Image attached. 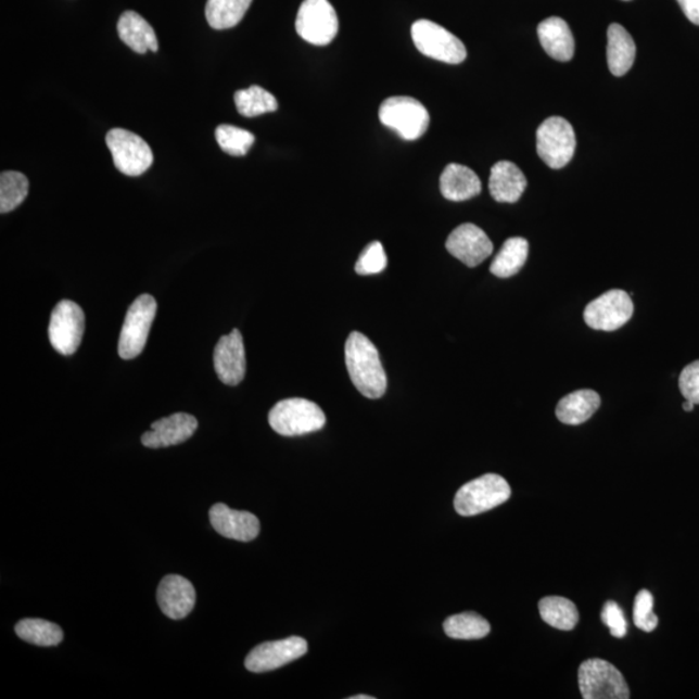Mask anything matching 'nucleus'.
Masks as SVG:
<instances>
[{
    "label": "nucleus",
    "mask_w": 699,
    "mask_h": 699,
    "mask_svg": "<svg viewBox=\"0 0 699 699\" xmlns=\"http://www.w3.org/2000/svg\"><path fill=\"white\" fill-rule=\"evenodd\" d=\"M346 367L353 384L369 399L384 396L387 379L379 350L365 334L353 332L345 345Z\"/></svg>",
    "instance_id": "obj_1"
},
{
    "label": "nucleus",
    "mask_w": 699,
    "mask_h": 699,
    "mask_svg": "<svg viewBox=\"0 0 699 699\" xmlns=\"http://www.w3.org/2000/svg\"><path fill=\"white\" fill-rule=\"evenodd\" d=\"M268 422L280 435L297 436L318 432L325 428L327 419L322 409L314 402L291 398L275 405L268 414Z\"/></svg>",
    "instance_id": "obj_2"
},
{
    "label": "nucleus",
    "mask_w": 699,
    "mask_h": 699,
    "mask_svg": "<svg viewBox=\"0 0 699 699\" xmlns=\"http://www.w3.org/2000/svg\"><path fill=\"white\" fill-rule=\"evenodd\" d=\"M512 490L499 474H485L463 485L455 496L456 512L472 517L488 512L508 501Z\"/></svg>",
    "instance_id": "obj_3"
},
{
    "label": "nucleus",
    "mask_w": 699,
    "mask_h": 699,
    "mask_svg": "<svg viewBox=\"0 0 699 699\" xmlns=\"http://www.w3.org/2000/svg\"><path fill=\"white\" fill-rule=\"evenodd\" d=\"M156 313L157 302L150 294H141L132 302L119 334L120 358L130 360L143 353Z\"/></svg>",
    "instance_id": "obj_4"
},
{
    "label": "nucleus",
    "mask_w": 699,
    "mask_h": 699,
    "mask_svg": "<svg viewBox=\"0 0 699 699\" xmlns=\"http://www.w3.org/2000/svg\"><path fill=\"white\" fill-rule=\"evenodd\" d=\"M581 694L584 699H628L626 678L615 665L598 660H588L577 671Z\"/></svg>",
    "instance_id": "obj_5"
},
{
    "label": "nucleus",
    "mask_w": 699,
    "mask_h": 699,
    "mask_svg": "<svg viewBox=\"0 0 699 699\" xmlns=\"http://www.w3.org/2000/svg\"><path fill=\"white\" fill-rule=\"evenodd\" d=\"M379 117L382 125L394 130L405 140H418L427 132L430 116L419 100L393 97L381 104Z\"/></svg>",
    "instance_id": "obj_6"
},
{
    "label": "nucleus",
    "mask_w": 699,
    "mask_h": 699,
    "mask_svg": "<svg viewBox=\"0 0 699 699\" xmlns=\"http://www.w3.org/2000/svg\"><path fill=\"white\" fill-rule=\"evenodd\" d=\"M576 138L573 126L562 117L544 120L536 131V150L550 169H562L573 158Z\"/></svg>",
    "instance_id": "obj_7"
},
{
    "label": "nucleus",
    "mask_w": 699,
    "mask_h": 699,
    "mask_svg": "<svg viewBox=\"0 0 699 699\" xmlns=\"http://www.w3.org/2000/svg\"><path fill=\"white\" fill-rule=\"evenodd\" d=\"M411 35L422 55L446 64H461L467 59V49L461 40L429 20L416 22Z\"/></svg>",
    "instance_id": "obj_8"
},
{
    "label": "nucleus",
    "mask_w": 699,
    "mask_h": 699,
    "mask_svg": "<svg viewBox=\"0 0 699 699\" xmlns=\"http://www.w3.org/2000/svg\"><path fill=\"white\" fill-rule=\"evenodd\" d=\"M106 145L112 153L114 166L129 177H139L153 164L151 147L143 138L129 130L112 129L106 134Z\"/></svg>",
    "instance_id": "obj_9"
},
{
    "label": "nucleus",
    "mask_w": 699,
    "mask_h": 699,
    "mask_svg": "<svg viewBox=\"0 0 699 699\" xmlns=\"http://www.w3.org/2000/svg\"><path fill=\"white\" fill-rule=\"evenodd\" d=\"M339 16L328 0H305L301 4L295 30L306 42L327 46L338 36Z\"/></svg>",
    "instance_id": "obj_10"
},
{
    "label": "nucleus",
    "mask_w": 699,
    "mask_h": 699,
    "mask_svg": "<svg viewBox=\"0 0 699 699\" xmlns=\"http://www.w3.org/2000/svg\"><path fill=\"white\" fill-rule=\"evenodd\" d=\"M634 315V302L627 292L613 289L597 297L584 310L583 318L595 331L614 332Z\"/></svg>",
    "instance_id": "obj_11"
},
{
    "label": "nucleus",
    "mask_w": 699,
    "mask_h": 699,
    "mask_svg": "<svg viewBox=\"0 0 699 699\" xmlns=\"http://www.w3.org/2000/svg\"><path fill=\"white\" fill-rule=\"evenodd\" d=\"M85 333L82 308L72 301L59 302L51 314L49 338L53 348L62 355L77 352Z\"/></svg>",
    "instance_id": "obj_12"
},
{
    "label": "nucleus",
    "mask_w": 699,
    "mask_h": 699,
    "mask_svg": "<svg viewBox=\"0 0 699 699\" xmlns=\"http://www.w3.org/2000/svg\"><path fill=\"white\" fill-rule=\"evenodd\" d=\"M308 645L305 638L292 636L279 641H268L258 645L246 657L245 668L262 674L287 665L307 653Z\"/></svg>",
    "instance_id": "obj_13"
},
{
    "label": "nucleus",
    "mask_w": 699,
    "mask_h": 699,
    "mask_svg": "<svg viewBox=\"0 0 699 699\" xmlns=\"http://www.w3.org/2000/svg\"><path fill=\"white\" fill-rule=\"evenodd\" d=\"M449 254L468 267H476L494 252V244L486 234L472 224H463L449 234L446 241Z\"/></svg>",
    "instance_id": "obj_14"
},
{
    "label": "nucleus",
    "mask_w": 699,
    "mask_h": 699,
    "mask_svg": "<svg viewBox=\"0 0 699 699\" xmlns=\"http://www.w3.org/2000/svg\"><path fill=\"white\" fill-rule=\"evenodd\" d=\"M214 367L224 384L237 386L245 378L246 358L243 335L239 329L224 335L214 350Z\"/></svg>",
    "instance_id": "obj_15"
},
{
    "label": "nucleus",
    "mask_w": 699,
    "mask_h": 699,
    "mask_svg": "<svg viewBox=\"0 0 699 699\" xmlns=\"http://www.w3.org/2000/svg\"><path fill=\"white\" fill-rule=\"evenodd\" d=\"M209 516L213 529L227 539L252 542L259 535V520L245 510H234L219 503L212 507Z\"/></svg>",
    "instance_id": "obj_16"
},
{
    "label": "nucleus",
    "mask_w": 699,
    "mask_h": 699,
    "mask_svg": "<svg viewBox=\"0 0 699 699\" xmlns=\"http://www.w3.org/2000/svg\"><path fill=\"white\" fill-rule=\"evenodd\" d=\"M157 602L161 611L170 620H183L196 603V590L186 577L167 575L160 583Z\"/></svg>",
    "instance_id": "obj_17"
},
{
    "label": "nucleus",
    "mask_w": 699,
    "mask_h": 699,
    "mask_svg": "<svg viewBox=\"0 0 699 699\" xmlns=\"http://www.w3.org/2000/svg\"><path fill=\"white\" fill-rule=\"evenodd\" d=\"M199 422L192 415L179 412L152 423V430L141 436L148 448H165L180 445L196 432Z\"/></svg>",
    "instance_id": "obj_18"
},
{
    "label": "nucleus",
    "mask_w": 699,
    "mask_h": 699,
    "mask_svg": "<svg viewBox=\"0 0 699 699\" xmlns=\"http://www.w3.org/2000/svg\"><path fill=\"white\" fill-rule=\"evenodd\" d=\"M528 187V179L520 167L510 161H500L491 169L488 188L497 203L514 204Z\"/></svg>",
    "instance_id": "obj_19"
},
{
    "label": "nucleus",
    "mask_w": 699,
    "mask_h": 699,
    "mask_svg": "<svg viewBox=\"0 0 699 699\" xmlns=\"http://www.w3.org/2000/svg\"><path fill=\"white\" fill-rule=\"evenodd\" d=\"M537 36L544 51L559 62H570L574 56L575 40L569 25L560 17H549L537 26Z\"/></svg>",
    "instance_id": "obj_20"
},
{
    "label": "nucleus",
    "mask_w": 699,
    "mask_h": 699,
    "mask_svg": "<svg viewBox=\"0 0 699 699\" xmlns=\"http://www.w3.org/2000/svg\"><path fill=\"white\" fill-rule=\"evenodd\" d=\"M482 183L472 169L459 164H449L441 175V192L443 198L460 203L479 196Z\"/></svg>",
    "instance_id": "obj_21"
},
{
    "label": "nucleus",
    "mask_w": 699,
    "mask_h": 699,
    "mask_svg": "<svg viewBox=\"0 0 699 699\" xmlns=\"http://www.w3.org/2000/svg\"><path fill=\"white\" fill-rule=\"evenodd\" d=\"M120 40L130 47L132 51L145 53L147 51L157 52L158 42L156 33H154L150 23L139 13L126 11L119 17L117 25Z\"/></svg>",
    "instance_id": "obj_22"
},
{
    "label": "nucleus",
    "mask_w": 699,
    "mask_h": 699,
    "mask_svg": "<svg viewBox=\"0 0 699 699\" xmlns=\"http://www.w3.org/2000/svg\"><path fill=\"white\" fill-rule=\"evenodd\" d=\"M601 406V398L595 390H576L559 402L556 416L567 425H581L588 421Z\"/></svg>",
    "instance_id": "obj_23"
},
{
    "label": "nucleus",
    "mask_w": 699,
    "mask_h": 699,
    "mask_svg": "<svg viewBox=\"0 0 699 699\" xmlns=\"http://www.w3.org/2000/svg\"><path fill=\"white\" fill-rule=\"evenodd\" d=\"M636 45L634 38L620 24H611L608 29V65L615 77H622L634 65Z\"/></svg>",
    "instance_id": "obj_24"
},
{
    "label": "nucleus",
    "mask_w": 699,
    "mask_h": 699,
    "mask_svg": "<svg viewBox=\"0 0 699 699\" xmlns=\"http://www.w3.org/2000/svg\"><path fill=\"white\" fill-rule=\"evenodd\" d=\"M529 257V241L523 238H510L503 244L500 252L491 264L490 271L496 278L508 279L521 271Z\"/></svg>",
    "instance_id": "obj_25"
},
{
    "label": "nucleus",
    "mask_w": 699,
    "mask_h": 699,
    "mask_svg": "<svg viewBox=\"0 0 699 699\" xmlns=\"http://www.w3.org/2000/svg\"><path fill=\"white\" fill-rule=\"evenodd\" d=\"M253 0H207L205 15L215 30L231 29L244 18Z\"/></svg>",
    "instance_id": "obj_26"
},
{
    "label": "nucleus",
    "mask_w": 699,
    "mask_h": 699,
    "mask_svg": "<svg viewBox=\"0 0 699 699\" xmlns=\"http://www.w3.org/2000/svg\"><path fill=\"white\" fill-rule=\"evenodd\" d=\"M539 611L543 621L557 630L571 631L580 622V611H577L575 603L564 597L542 598Z\"/></svg>",
    "instance_id": "obj_27"
},
{
    "label": "nucleus",
    "mask_w": 699,
    "mask_h": 699,
    "mask_svg": "<svg viewBox=\"0 0 699 699\" xmlns=\"http://www.w3.org/2000/svg\"><path fill=\"white\" fill-rule=\"evenodd\" d=\"M234 104L241 116L253 118L278 110V100L259 86L249 87L234 93Z\"/></svg>",
    "instance_id": "obj_28"
},
{
    "label": "nucleus",
    "mask_w": 699,
    "mask_h": 699,
    "mask_svg": "<svg viewBox=\"0 0 699 699\" xmlns=\"http://www.w3.org/2000/svg\"><path fill=\"white\" fill-rule=\"evenodd\" d=\"M446 635L456 640H480L490 634V623L479 614L461 613L447 618L443 624Z\"/></svg>",
    "instance_id": "obj_29"
},
{
    "label": "nucleus",
    "mask_w": 699,
    "mask_h": 699,
    "mask_svg": "<svg viewBox=\"0 0 699 699\" xmlns=\"http://www.w3.org/2000/svg\"><path fill=\"white\" fill-rule=\"evenodd\" d=\"M15 631L24 641L38 645V647H56L64 638V632L58 624L43 620L20 621Z\"/></svg>",
    "instance_id": "obj_30"
},
{
    "label": "nucleus",
    "mask_w": 699,
    "mask_h": 699,
    "mask_svg": "<svg viewBox=\"0 0 699 699\" xmlns=\"http://www.w3.org/2000/svg\"><path fill=\"white\" fill-rule=\"evenodd\" d=\"M29 180L18 171H4L0 175V213L15 211L28 198Z\"/></svg>",
    "instance_id": "obj_31"
},
{
    "label": "nucleus",
    "mask_w": 699,
    "mask_h": 699,
    "mask_svg": "<svg viewBox=\"0 0 699 699\" xmlns=\"http://www.w3.org/2000/svg\"><path fill=\"white\" fill-rule=\"evenodd\" d=\"M215 139H217L221 151L234 157L245 156L255 141L251 131L231 125L218 126L215 130Z\"/></svg>",
    "instance_id": "obj_32"
},
{
    "label": "nucleus",
    "mask_w": 699,
    "mask_h": 699,
    "mask_svg": "<svg viewBox=\"0 0 699 699\" xmlns=\"http://www.w3.org/2000/svg\"><path fill=\"white\" fill-rule=\"evenodd\" d=\"M387 266V257L384 246L380 241L369 244L360 254L358 262L355 265V271L361 277L368 275H378L385 270Z\"/></svg>",
    "instance_id": "obj_33"
},
{
    "label": "nucleus",
    "mask_w": 699,
    "mask_h": 699,
    "mask_svg": "<svg viewBox=\"0 0 699 699\" xmlns=\"http://www.w3.org/2000/svg\"><path fill=\"white\" fill-rule=\"evenodd\" d=\"M654 597L647 589L640 590L636 596L634 607V622L637 628L653 632L658 626V617L653 613Z\"/></svg>",
    "instance_id": "obj_34"
},
{
    "label": "nucleus",
    "mask_w": 699,
    "mask_h": 699,
    "mask_svg": "<svg viewBox=\"0 0 699 699\" xmlns=\"http://www.w3.org/2000/svg\"><path fill=\"white\" fill-rule=\"evenodd\" d=\"M601 620L614 637L622 638L627 635V621L617 602L608 601L603 605Z\"/></svg>",
    "instance_id": "obj_35"
},
{
    "label": "nucleus",
    "mask_w": 699,
    "mask_h": 699,
    "mask_svg": "<svg viewBox=\"0 0 699 699\" xmlns=\"http://www.w3.org/2000/svg\"><path fill=\"white\" fill-rule=\"evenodd\" d=\"M678 387H681L685 399L699 405V360L690 363L683 369L681 379H678Z\"/></svg>",
    "instance_id": "obj_36"
},
{
    "label": "nucleus",
    "mask_w": 699,
    "mask_h": 699,
    "mask_svg": "<svg viewBox=\"0 0 699 699\" xmlns=\"http://www.w3.org/2000/svg\"><path fill=\"white\" fill-rule=\"evenodd\" d=\"M690 23L699 25V0H677Z\"/></svg>",
    "instance_id": "obj_37"
},
{
    "label": "nucleus",
    "mask_w": 699,
    "mask_h": 699,
    "mask_svg": "<svg viewBox=\"0 0 699 699\" xmlns=\"http://www.w3.org/2000/svg\"><path fill=\"white\" fill-rule=\"evenodd\" d=\"M695 406L696 405L694 402L687 401L684 403L683 408H684V411L691 412L694 411Z\"/></svg>",
    "instance_id": "obj_38"
},
{
    "label": "nucleus",
    "mask_w": 699,
    "mask_h": 699,
    "mask_svg": "<svg viewBox=\"0 0 699 699\" xmlns=\"http://www.w3.org/2000/svg\"><path fill=\"white\" fill-rule=\"evenodd\" d=\"M350 699H373V697H371V696H354V697H352Z\"/></svg>",
    "instance_id": "obj_39"
},
{
    "label": "nucleus",
    "mask_w": 699,
    "mask_h": 699,
    "mask_svg": "<svg viewBox=\"0 0 699 699\" xmlns=\"http://www.w3.org/2000/svg\"><path fill=\"white\" fill-rule=\"evenodd\" d=\"M626 2H628V0H626Z\"/></svg>",
    "instance_id": "obj_40"
}]
</instances>
